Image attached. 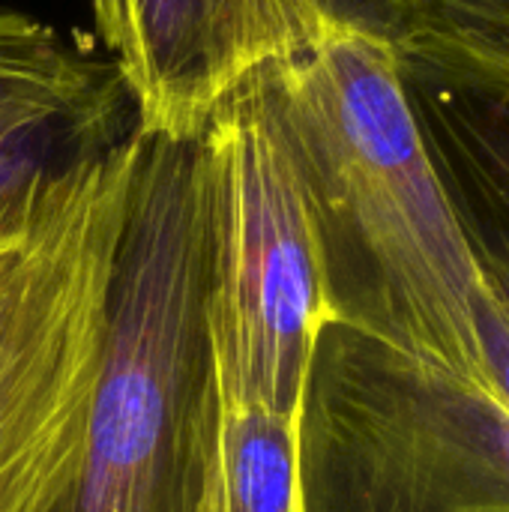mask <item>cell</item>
Listing matches in <instances>:
<instances>
[{
    "label": "cell",
    "instance_id": "1",
    "mask_svg": "<svg viewBox=\"0 0 509 512\" xmlns=\"http://www.w3.org/2000/svg\"><path fill=\"white\" fill-rule=\"evenodd\" d=\"M267 81L309 195L336 321L495 393L477 327L486 285L393 39L324 24Z\"/></svg>",
    "mask_w": 509,
    "mask_h": 512
},
{
    "label": "cell",
    "instance_id": "2",
    "mask_svg": "<svg viewBox=\"0 0 509 512\" xmlns=\"http://www.w3.org/2000/svg\"><path fill=\"white\" fill-rule=\"evenodd\" d=\"M207 135L138 132L102 378L60 512H195L213 423Z\"/></svg>",
    "mask_w": 509,
    "mask_h": 512
},
{
    "label": "cell",
    "instance_id": "3",
    "mask_svg": "<svg viewBox=\"0 0 509 512\" xmlns=\"http://www.w3.org/2000/svg\"><path fill=\"white\" fill-rule=\"evenodd\" d=\"M138 129L0 222V512H60L87 447Z\"/></svg>",
    "mask_w": 509,
    "mask_h": 512
},
{
    "label": "cell",
    "instance_id": "4",
    "mask_svg": "<svg viewBox=\"0 0 509 512\" xmlns=\"http://www.w3.org/2000/svg\"><path fill=\"white\" fill-rule=\"evenodd\" d=\"M204 330L213 396L300 417L321 330L336 321L303 177L267 69L210 117Z\"/></svg>",
    "mask_w": 509,
    "mask_h": 512
},
{
    "label": "cell",
    "instance_id": "5",
    "mask_svg": "<svg viewBox=\"0 0 509 512\" xmlns=\"http://www.w3.org/2000/svg\"><path fill=\"white\" fill-rule=\"evenodd\" d=\"M306 512H509V408L330 321L300 411Z\"/></svg>",
    "mask_w": 509,
    "mask_h": 512
},
{
    "label": "cell",
    "instance_id": "6",
    "mask_svg": "<svg viewBox=\"0 0 509 512\" xmlns=\"http://www.w3.org/2000/svg\"><path fill=\"white\" fill-rule=\"evenodd\" d=\"M141 135H201L252 75L303 51L324 21L306 0H93Z\"/></svg>",
    "mask_w": 509,
    "mask_h": 512
},
{
    "label": "cell",
    "instance_id": "7",
    "mask_svg": "<svg viewBox=\"0 0 509 512\" xmlns=\"http://www.w3.org/2000/svg\"><path fill=\"white\" fill-rule=\"evenodd\" d=\"M393 48L480 279L509 306V45L414 15Z\"/></svg>",
    "mask_w": 509,
    "mask_h": 512
},
{
    "label": "cell",
    "instance_id": "8",
    "mask_svg": "<svg viewBox=\"0 0 509 512\" xmlns=\"http://www.w3.org/2000/svg\"><path fill=\"white\" fill-rule=\"evenodd\" d=\"M132 132L135 105L114 60L0 9V222Z\"/></svg>",
    "mask_w": 509,
    "mask_h": 512
},
{
    "label": "cell",
    "instance_id": "9",
    "mask_svg": "<svg viewBox=\"0 0 509 512\" xmlns=\"http://www.w3.org/2000/svg\"><path fill=\"white\" fill-rule=\"evenodd\" d=\"M195 512H306L300 417L213 396Z\"/></svg>",
    "mask_w": 509,
    "mask_h": 512
},
{
    "label": "cell",
    "instance_id": "10",
    "mask_svg": "<svg viewBox=\"0 0 509 512\" xmlns=\"http://www.w3.org/2000/svg\"><path fill=\"white\" fill-rule=\"evenodd\" d=\"M405 3H408V18L432 15L477 30L489 39L509 42V0H405Z\"/></svg>",
    "mask_w": 509,
    "mask_h": 512
},
{
    "label": "cell",
    "instance_id": "11",
    "mask_svg": "<svg viewBox=\"0 0 509 512\" xmlns=\"http://www.w3.org/2000/svg\"><path fill=\"white\" fill-rule=\"evenodd\" d=\"M306 3L318 12L324 24L357 27L387 39H393L408 18L405 0H306Z\"/></svg>",
    "mask_w": 509,
    "mask_h": 512
},
{
    "label": "cell",
    "instance_id": "12",
    "mask_svg": "<svg viewBox=\"0 0 509 512\" xmlns=\"http://www.w3.org/2000/svg\"><path fill=\"white\" fill-rule=\"evenodd\" d=\"M315 15H318V12H315Z\"/></svg>",
    "mask_w": 509,
    "mask_h": 512
}]
</instances>
